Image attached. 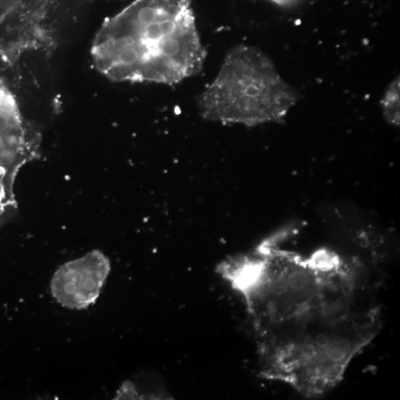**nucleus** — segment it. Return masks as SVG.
<instances>
[{
  "mask_svg": "<svg viewBox=\"0 0 400 400\" xmlns=\"http://www.w3.org/2000/svg\"><path fill=\"white\" fill-rule=\"evenodd\" d=\"M0 174H1L7 180H8V179L5 177V175L1 172V171H0ZM8 181H9V180H8ZM9 182H10V181H9Z\"/></svg>",
  "mask_w": 400,
  "mask_h": 400,
  "instance_id": "0eeeda50",
  "label": "nucleus"
},
{
  "mask_svg": "<svg viewBox=\"0 0 400 400\" xmlns=\"http://www.w3.org/2000/svg\"><path fill=\"white\" fill-rule=\"evenodd\" d=\"M91 51L116 83L174 85L198 74L206 58L192 0H135L102 23Z\"/></svg>",
  "mask_w": 400,
  "mask_h": 400,
  "instance_id": "f03ea898",
  "label": "nucleus"
},
{
  "mask_svg": "<svg viewBox=\"0 0 400 400\" xmlns=\"http://www.w3.org/2000/svg\"><path fill=\"white\" fill-rule=\"evenodd\" d=\"M229 284L246 305L261 376L305 397L338 386L382 326L357 257L327 249L305 256L274 247L242 263Z\"/></svg>",
  "mask_w": 400,
  "mask_h": 400,
  "instance_id": "f257e3e1",
  "label": "nucleus"
},
{
  "mask_svg": "<svg viewBox=\"0 0 400 400\" xmlns=\"http://www.w3.org/2000/svg\"><path fill=\"white\" fill-rule=\"evenodd\" d=\"M272 1L278 5H283L285 4L288 0H272Z\"/></svg>",
  "mask_w": 400,
  "mask_h": 400,
  "instance_id": "423d86ee",
  "label": "nucleus"
},
{
  "mask_svg": "<svg viewBox=\"0 0 400 400\" xmlns=\"http://www.w3.org/2000/svg\"><path fill=\"white\" fill-rule=\"evenodd\" d=\"M296 101L272 60L260 49L241 45L229 51L198 106L206 120L253 127L283 121Z\"/></svg>",
  "mask_w": 400,
  "mask_h": 400,
  "instance_id": "7ed1b4c3",
  "label": "nucleus"
},
{
  "mask_svg": "<svg viewBox=\"0 0 400 400\" xmlns=\"http://www.w3.org/2000/svg\"><path fill=\"white\" fill-rule=\"evenodd\" d=\"M399 77L398 76L392 84L383 97L381 102L384 117L389 123L399 125Z\"/></svg>",
  "mask_w": 400,
  "mask_h": 400,
  "instance_id": "39448f33",
  "label": "nucleus"
},
{
  "mask_svg": "<svg viewBox=\"0 0 400 400\" xmlns=\"http://www.w3.org/2000/svg\"><path fill=\"white\" fill-rule=\"evenodd\" d=\"M111 273V262L99 250L61 265L50 280V293L57 303L71 310L94 305Z\"/></svg>",
  "mask_w": 400,
  "mask_h": 400,
  "instance_id": "20e7f679",
  "label": "nucleus"
}]
</instances>
